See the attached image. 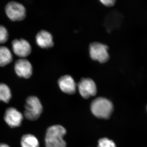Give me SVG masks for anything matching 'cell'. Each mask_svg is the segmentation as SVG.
I'll return each mask as SVG.
<instances>
[{"instance_id": "6da1fadb", "label": "cell", "mask_w": 147, "mask_h": 147, "mask_svg": "<svg viewBox=\"0 0 147 147\" xmlns=\"http://www.w3.org/2000/svg\"><path fill=\"white\" fill-rule=\"evenodd\" d=\"M66 133L65 129L61 125H54L48 127L45 137L46 147H66L63 137Z\"/></svg>"}, {"instance_id": "2e32d148", "label": "cell", "mask_w": 147, "mask_h": 147, "mask_svg": "<svg viewBox=\"0 0 147 147\" xmlns=\"http://www.w3.org/2000/svg\"><path fill=\"white\" fill-rule=\"evenodd\" d=\"M8 38L7 30L4 26L0 25V44L5 43Z\"/></svg>"}, {"instance_id": "7a4b0ae2", "label": "cell", "mask_w": 147, "mask_h": 147, "mask_svg": "<svg viewBox=\"0 0 147 147\" xmlns=\"http://www.w3.org/2000/svg\"><path fill=\"white\" fill-rule=\"evenodd\" d=\"M91 110L96 117L108 119L113 110V105L110 100L103 97H98L93 100L91 104Z\"/></svg>"}, {"instance_id": "3957f363", "label": "cell", "mask_w": 147, "mask_h": 147, "mask_svg": "<svg viewBox=\"0 0 147 147\" xmlns=\"http://www.w3.org/2000/svg\"><path fill=\"white\" fill-rule=\"evenodd\" d=\"M24 107V116L29 120H36L42 114V105L36 96H32L27 98Z\"/></svg>"}, {"instance_id": "277c9868", "label": "cell", "mask_w": 147, "mask_h": 147, "mask_svg": "<svg viewBox=\"0 0 147 147\" xmlns=\"http://www.w3.org/2000/svg\"><path fill=\"white\" fill-rule=\"evenodd\" d=\"M6 14L11 21H21L26 16L25 7L20 3L15 1L8 3L5 7Z\"/></svg>"}, {"instance_id": "8992f818", "label": "cell", "mask_w": 147, "mask_h": 147, "mask_svg": "<svg viewBox=\"0 0 147 147\" xmlns=\"http://www.w3.org/2000/svg\"><path fill=\"white\" fill-rule=\"evenodd\" d=\"M79 93L84 98L94 96L97 93V88L94 81L90 78H83L78 85Z\"/></svg>"}, {"instance_id": "8fae6325", "label": "cell", "mask_w": 147, "mask_h": 147, "mask_svg": "<svg viewBox=\"0 0 147 147\" xmlns=\"http://www.w3.org/2000/svg\"><path fill=\"white\" fill-rule=\"evenodd\" d=\"M37 44L42 48H48L54 45L53 37L49 32L44 30L40 31L36 36Z\"/></svg>"}, {"instance_id": "30bf717a", "label": "cell", "mask_w": 147, "mask_h": 147, "mask_svg": "<svg viewBox=\"0 0 147 147\" xmlns=\"http://www.w3.org/2000/svg\"><path fill=\"white\" fill-rule=\"evenodd\" d=\"M58 84L60 89L65 93L73 94L76 92V83L70 75L62 76L58 80Z\"/></svg>"}, {"instance_id": "7c38bea8", "label": "cell", "mask_w": 147, "mask_h": 147, "mask_svg": "<svg viewBox=\"0 0 147 147\" xmlns=\"http://www.w3.org/2000/svg\"><path fill=\"white\" fill-rule=\"evenodd\" d=\"M13 60L10 50L5 46L0 47V66L4 67L11 63Z\"/></svg>"}, {"instance_id": "4fadbf2b", "label": "cell", "mask_w": 147, "mask_h": 147, "mask_svg": "<svg viewBox=\"0 0 147 147\" xmlns=\"http://www.w3.org/2000/svg\"><path fill=\"white\" fill-rule=\"evenodd\" d=\"M21 147H39L38 140L31 134H24L21 140Z\"/></svg>"}, {"instance_id": "ba28073f", "label": "cell", "mask_w": 147, "mask_h": 147, "mask_svg": "<svg viewBox=\"0 0 147 147\" xmlns=\"http://www.w3.org/2000/svg\"><path fill=\"white\" fill-rule=\"evenodd\" d=\"M11 45L13 53L18 57L21 58L26 57L31 53V46L26 40H14L11 42Z\"/></svg>"}, {"instance_id": "52a82bcc", "label": "cell", "mask_w": 147, "mask_h": 147, "mask_svg": "<svg viewBox=\"0 0 147 147\" xmlns=\"http://www.w3.org/2000/svg\"><path fill=\"white\" fill-rule=\"evenodd\" d=\"M3 118L6 123L11 128L20 126L24 119L23 114L13 107L6 109Z\"/></svg>"}, {"instance_id": "9a60e30c", "label": "cell", "mask_w": 147, "mask_h": 147, "mask_svg": "<svg viewBox=\"0 0 147 147\" xmlns=\"http://www.w3.org/2000/svg\"><path fill=\"white\" fill-rule=\"evenodd\" d=\"M98 147H116V146L112 140L107 138H103L98 141Z\"/></svg>"}, {"instance_id": "5b68a950", "label": "cell", "mask_w": 147, "mask_h": 147, "mask_svg": "<svg viewBox=\"0 0 147 147\" xmlns=\"http://www.w3.org/2000/svg\"><path fill=\"white\" fill-rule=\"evenodd\" d=\"M108 50V46L105 44L98 42H92L89 47L90 57L94 60L104 63L109 59Z\"/></svg>"}, {"instance_id": "9c48e42d", "label": "cell", "mask_w": 147, "mask_h": 147, "mask_svg": "<svg viewBox=\"0 0 147 147\" xmlns=\"http://www.w3.org/2000/svg\"><path fill=\"white\" fill-rule=\"evenodd\" d=\"M14 70L19 77L29 79L32 74L33 68L31 63L26 59H21L15 62Z\"/></svg>"}, {"instance_id": "e0dca14e", "label": "cell", "mask_w": 147, "mask_h": 147, "mask_svg": "<svg viewBox=\"0 0 147 147\" xmlns=\"http://www.w3.org/2000/svg\"><path fill=\"white\" fill-rule=\"evenodd\" d=\"M100 2L107 7H112L115 4L116 1L114 0H101Z\"/></svg>"}, {"instance_id": "ac0fdd59", "label": "cell", "mask_w": 147, "mask_h": 147, "mask_svg": "<svg viewBox=\"0 0 147 147\" xmlns=\"http://www.w3.org/2000/svg\"><path fill=\"white\" fill-rule=\"evenodd\" d=\"M0 147H10L7 144H4V143H1L0 144Z\"/></svg>"}, {"instance_id": "5bb4252c", "label": "cell", "mask_w": 147, "mask_h": 147, "mask_svg": "<svg viewBox=\"0 0 147 147\" xmlns=\"http://www.w3.org/2000/svg\"><path fill=\"white\" fill-rule=\"evenodd\" d=\"M11 98V93L9 87L4 84H0V101L8 103Z\"/></svg>"}]
</instances>
